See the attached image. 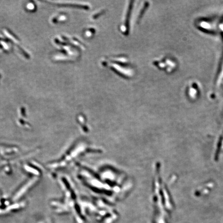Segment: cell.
Masks as SVG:
<instances>
[]
</instances>
